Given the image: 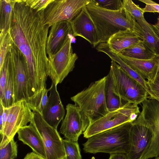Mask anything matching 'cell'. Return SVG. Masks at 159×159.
<instances>
[{
    "mask_svg": "<svg viewBox=\"0 0 159 159\" xmlns=\"http://www.w3.org/2000/svg\"><path fill=\"white\" fill-rule=\"evenodd\" d=\"M9 111V107H4L2 115L3 127L4 129Z\"/></svg>",
    "mask_w": 159,
    "mask_h": 159,
    "instance_id": "40",
    "label": "cell"
},
{
    "mask_svg": "<svg viewBox=\"0 0 159 159\" xmlns=\"http://www.w3.org/2000/svg\"><path fill=\"white\" fill-rule=\"evenodd\" d=\"M49 91V89L44 88L29 98L27 102L33 112H37L41 114L47 102L48 99V93Z\"/></svg>",
    "mask_w": 159,
    "mask_h": 159,
    "instance_id": "28",
    "label": "cell"
},
{
    "mask_svg": "<svg viewBox=\"0 0 159 159\" xmlns=\"http://www.w3.org/2000/svg\"><path fill=\"white\" fill-rule=\"evenodd\" d=\"M145 4V7L142 8L143 12H157L159 13V4L151 0H139Z\"/></svg>",
    "mask_w": 159,
    "mask_h": 159,
    "instance_id": "36",
    "label": "cell"
},
{
    "mask_svg": "<svg viewBox=\"0 0 159 159\" xmlns=\"http://www.w3.org/2000/svg\"><path fill=\"white\" fill-rule=\"evenodd\" d=\"M3 111V107L0 102V134L1 136L2 135L3 133L2 115Z\"/></svg>",
    "mask_w": 159,
    "mask_h": 159,
    "instance_id": "39",
    "label": "cell"
},
{
    "mask_svg": "<svg viewBox=\"0 0 159 159\" xmlns=\"http://www.w3.org/2000/svg\"><path fill=\"white\" fill-rule=\"evenodd\" d=\"M106 79L105 76L91 83L70 98L79 109L85 130L90 124L109 112L104 94Z\"/></svg>",
    "mask_w": 159,
    "mask_h": 159,
    "instance_id": "3",
    "label": "cell"
},
{
    "mask_svg": "<svg viewBox=\"0 0 159 159\" xmlns=\"http://www.w3.org/2000/svg\"><path fill=\"white\" fill-rule=\"evenodd\" d=\"M17 0H0V31H9L11 24L13 10Z\"/></svg>",
    "mask_w": 159,
    "mask_h": 159,
    "instance_id": "24",
    "label": "cell"
},
{
    "mask_svg": "<svg viewBox=\"0 0 159 159\" xmlns=\"http://www.w3.org/2000/svg\"><path fill=\"white\" fill-rule=\"evenodd\" d=\"M157 23L154 25H152L155 30L159 33V16L157 18Z\"/></svg>",
    "mask_w": 159,
    "mask_h": 159,
    "instance_id": "41",
    "label": "cell"
},
{
    "mask_svg": "<svg viewBox=\"0 0 159 159\" xmlns=\"http://www.w3.org/2000/svg\"><path fill=\"white\" fill-rule=\"evenodd\" d=\"M18 139L30 147L35 153L46 159L43 141L36 129L31 124L24 126L18 131Z\"/></svg>",
    "mask_w": 159,
    "mask_h": 159,
    "instance_id": "19",
    "label": "cell"
},
{
    "mask_svg": "<svg viewBox=\"0 0 159 159\" xmlns=\"http://www.w3.org/2000/svg\"><path fill=\"white\" fill-rule=\"evenodd\" d=\"M119 53L125 57L141 60L150 59L156 55L142 40Z\"/></svg>",
    "mask_w": 159,
    "mask_h": 159,
    "instance_id": "23",
    "label": "cell"
},
{
    "mask_svg": "<svg viewBox=\"0 0 159 159\" xmlns=\"http://www.w3.org/2000/svg\"><path fill=\"white\" fill-rule=\"evenodd\" d=\"M108 159H128L127 154L118 152L110 154Z\"/></svg>",
    "mask_w": 159,
    "mask_h": 159,
    "instance_id": "37",
    "label": "cell"
},
{
    "mask_svg": "<svg viewBox=\"0 0 159 159\" xmlns=\"http://www.w3.org/2000/svg\"><path fill=\"white\" fill-rule=\"evenodd\" d=\"M109 73L116 93L125 101L138 105L148 98L146 89L114 61L111 60Z\"/></svg>",
    "mask_w": 159,
    "mask_h": 159,
    "instance_id": "5",
    "label": "cell"
},
{
    "mask_svg": "<svg viewBox=\"0 0 159 159\" xmlns=\"http://www.w3.org/2000/svg\"><path fill=\"white\" fill-rule=\"evenodd\" d=\"M69 22L73 37L79 36L83 38L94 47L98 45L97 30L86 6L77 16Z\"/></svg>",
    "mask_w": 159,
    "mask_h": 159,
    "instance_id": "14",
    "label": "cell"
},
{
    "mask_svg": "<svg viewBox=\"0 0 159 159\" xmlns=\"http://www.w3.org/2000/svg\"><path fill=\"white\" fill-rule=\"evenodd\" d=\"M124 9L139 23L142 29L148 27L150 24L145 19L143 9L131 0H123Z\"/></svg>",
    "mask_w": 159,
    "mask_h": 159,
    "instance_id": "26",
    "label": "cell"
},
{
    "mask_svg": "<svg viewBox=\"0 0 159 159\" xmlns=\"http://www.w3.org/2000/svg\"><path fill=\"white\" fill-rule=\"evenodd\" d=\"M33 112L26 101L22 100L9 107V111L1 136L0 148L5 146L13 139L18 130L31 122Z\"/></svg>",
    "mask_w": 159,
    "mask_h": 159,
    "instance_id": "10",
    "label": "cell"
},
{
    "mask_svg": "<svg viewBox=\"0 0 159 159\" xmlns=\"http://www.w3.org/2000/svg\"><path fill=\"white\" fill-rule=\"evenodd\" d=\"M140 113L138 105L128 102L117 109L109 111L90 124L83 133L84 137L88 139L125 123L132 122L137 119Z\"/></svg>",
    "mask_w": 159,
    "mask_h": 159,
    "instance_id": "6",
    "label": "cell"
},
{
    "mask_svg": "<svg viewBox=\"0 0 159 159\" xmlns=\"http://www.w3.org/2000/svg\"><path fill=\"white\" fill-rule=\"evenodd\" d=\"M0 102L4 107H9L15 102L14 99V69L11 60L9 64L7 79L3 97Z\"/></svg>",
    "mask_w": 159,
    "mask_h": 159,
    "instance_id": "25",
    "label": "cell"
},
{
    "mask_svg": "<svg viewBox=\"0 0 159 159\" xmlns=\"http://www.w3.org/2000/svg\"><path fill=\"white\" fill-rule=\"evenodd\" d=\"M141 40L134 32L126 30L114 34L107 43L112 50L118 53L136 44Z\"/></svg>",
    "mask_w": 159,
    "mask_h": 159,
    "instance_id": "21",
    "label": "cell"
},
{
    "mask_svg": "<svg viewBox=\"0 0 159 159\" xmlns=\"http://www.w3.org/2000/svg\"><path fill=\"white\" fill-rule=\"evenodd\" d=\"M10 52L14 69L15 102L22 100L27 102L29 98V77L25 58L14 43Z\"/></svg>",
    "mask_w": 159,
    "mask_h": 159,
    "instance_id": "11",
    "label": "cell"
},
{
    "mask_svg": "<svg viewBox=\"0 0 159 159\" xmlns=\"http://www.w3.org/2000/svg\"><path fill=\"white\" fill-rule=\"evenodd\" d=\"M98 52H103L116 62L128 75L141 84L147 91L150 98L157 99L151 92L147 85V81L141 75L132 69L115 52L109 47L107 42L99 43L96 48Z\"/></svg>",
    "mask_w": 159,
    "mask_h": 159,
    "instance_id": "20",
    "label": "cell"
},
{
    "mask_svg": "<svg viewBox=\"0 0 159 159\" xmlns=\"http://www.w3.org/2000/svg\"><path fill=\"white\" fill-rule=\"evenodd\" d=\"M49 90L48 100L41 115L48 125L57 129L59 123L63 119L65 111L57 89V85L53 81H52Z\"/></svg>",
    "mask_w": 159,
    "mask_h": 159,
    "instance_id": "16",
    "label": "cell"
},
{
    "mask_svg": "<svg viewBox=\"0 0 159 159\" xmlns=\"http://www.w3.org/2000/svg\"><path fill=\"white\" fill-rule=\"evenodd\" d=\"M99 7L108 10L118 11L124 8L123 0H93Z\"/></svg>",
    "mask_w": 159,
    "mask_h": 159,
    "instance_id": "33",
    "label": "cell"
},
{
    "mask_svg": "<svg viewBox=\"0 0 159 159\" xmlns=\"http://www.w3.org/2000/svg\"><path fill=\"white\" fill-rule=\"evenodd\" d=\"M10 60L9 52L7 55L2 67L0 69V100L2 99L4 95Z\"/></svg>",
    "mask_w": 159,
    "mask_h": 159,
    "instance_id": "32",
    "label": "cell"
},
{
    "mask_svg": "<svg viewBox=\"0 0 159 159\" xmlns=\"http://www.w3.org/2000/svg\"><path fill=\"white\" fill-rule=\"evenodd\" d=\"M23 159H45L42 156L32 152L27 153Z\"/></svg>",
    "mask_w": 159,
    "mask_h": 159,
    "instance_id": "38",
    "label": "cell"
},
{
    "mask_svg": "<svg viewBox=\"0 0 159 159\" xmlns=\"http://www.w3.org/2000/svg\"><path fill=\"white\" fill-rule=\"evenodd\" d=\"M142 31L143 40L155 55L159 56V33L151 24Z\"/></svg>",
    "mask_w": 159,
    "mask_h": 159,
    "instance_id": "27",
    "label": "cell"
},
{
    "mask_svg": "<svg viewBox=\"0 0 159 159\" xmlns=\"http://www.w3.org/2000/svg\"><path fill=\"white\" fill-rule=\"evenodd\" d=\"M155 159H159V157H156Z\"/></svg>",
    "mask_w": 159,
    "mask_h": 159,
    "instance_id": "42",
    "label": "cell"
},
{
    "mask_svg": "<svg viewBox=\"0 0 159 159\" xmlns=\"http://www.w3.org/2000/svg\"><path fill=\"white\" fill-rule=\"evenodd\" d=\"M86 7L96 27L99 44L107 42L114 34L126 30L134 32L143 40L142 28L124 7L118 11L108 10L99 7L93 0Z\"/></svg>",
    "mask_w": 159,
    "mask_h": 159,
    "instance_id": "2",
    "label": "cell"
},
{
    "mask_svg": "<svg viewBox=\"0 0 159 159\" xmlns=\"http://www.w3.org/2000/svg\"><path fill=\"white\" fill-rule=\"evenodd\" d=\"M91 0H53L39 12L44 25L49 27L61 21H70L80 12Z\"/></svg>",
    "mask_w": 159,
    "mask_h": 159,
    "instance_id": "7",
    "label": "cell"
},
{
    "mask_svg": "<svg viewBox=\"0 0 159 159\" xmlns=\"http://www.w3.org/2000/svg\"><path fill=\"white\" fill-rule=\"evenodd\" d=\"M142 103V111L135 120L147 126L152 131L153 137L148 152L152 155L158 156L159 155V100L150 98Z\"/></svg>",
    "mask_w": 159,
    "mask_h": 159,
    "instance_id": "12",
    "label": "cell"
},
{
    "mask_svg": "<svg viewBox=\"0 0 159 159\" xmlns=\"http://www.w3.org/2000/svg\"><path fill=\"white\" fill-rule=\"evenodd\" d=\"M30 8L39 12L45 9L53 0H23Z\"/></svg>",
    "mask_w": 159,
    "mask_h": 159,
    "instance_id": "34",
    "label": "cell"
},
{
    "mask_svg": "<svg viewBox=\"0 0 159 159\" xmlns=\"http://www.w3.org/2000/svg\"><path fill=\"white\" fill-rule=\"evenodd\" d=\"M14 42L9 31L0 32V69L3 64L5 58L12 48Z\"/></svg>",
    "mask_w": 159,
    "mask_h": 159,
    "instance_id": "29",
    "label": "cell"
},
{
    "mask_svg": "<svg viewBox=\"0 0 159 159\" xmlns=\"http://www.w3.org/2000/svg\"><path fill=\"white\" fill-rule=\"evenodd\" d=\"M147 85L151 92L159 100V72L153 80L147 81Z\"/></svg>",
    "mask_w": 159,
    "mask_h": 159,
    "instance_id": "35",
    "label": "cell"
},
{
    "mask_svg": "<svg viewBox=\"0 0 159 159\" xmlns=\"http://www.w3.org/2000/svg\"><path fill=\"white\" fill-rule=\"evenodd\" d=\"M132 122H128L94 135L83 144L85 153L127 154L131 142Z\"/></svg>",
    "mask_w": 159,
    "mask_h": 159,
    "instance_id": "4",
    "label": "cell"
},
{
    "mask_svg": "<svg viewBox=\"0 0 159 159\" xmlns=\"http://www.w3.org/2000/svg\"><path fill=\"white\" fill-rule=\"evenodd\" d=\"M66 110L60 133L66 139L78 141L79 136L85 130L79 109L75 104L69 103L66 106Z\"/></svg>",
    "mask_w": 159,
    "mask_h": 159,
    "instance_id": "15",
    "label": "cell"
},
{
    "mask_svg": "<svg viewBox=\"0 0 159 159\" xmlns=\"http://www.w3.org/2000/svg\"><path fill=\"white\" fill-rule=\"evenodd\" d=\"M132 69L148 80H153L159 72V56L148 60H141L125 57L116 53Z\"/></svg>",
    "mask_w": 159,
    "mask_h": 159,
    "instance_id": "18",
    "label": "cell"
},
{
    "mask_svg": "<svg viewBox=\"0 0 159 159\" xmlns=\"http://www.w3.org/2000/svg\"><path fill=\"white\" fill-rule=\"evenodd\" d=\"M65 159H82L78 142L63 139Z\"/></svg>",
    "mask_w": 159,
    "mask_h": 159,
    "instance_id": "30",
    "label": "cell"
},
{
    "mask_svg": "<svg viewBox=\"0 0 159 159\" xmlns=\"http://www.w3.org/2000/svg\"><path fill=\"white\" fill-rule=\"evenodd\" d=\"M130 149L128 159H142L148 151L153 137V132L147 126L135 120L132 122Z\"/></svg>",
    "mask_w": 159,
    "mask_h": 159,
    "instance_id": "13",
    "label": "cell"
},
{
    "mask_svg": "<svg viewBox=\"0 0 159 159\" xmlns=\"http://www.w3.org/2000/svg\"><path fill=\"white\" fill-rule=\"evenodd\" d=\"M71 34L72 35V32L69 21H61L52 25L47 43L46 52L48 57L52 56L58 52L70 37Z\"/></svg>",
    "mask_w": 159,
    "mask_h": 159,
    "instance_id": "17",
    "label": "cell"
},
{
    "mask_svg": "<svg viewBox=\"0 0 159 159\" xmlns=\"http://www.w3.org/2000/svg\"><path fill=\"white\" fill-rule=\"evenodd\" d=\"M30 123L35 128L43 141L46 159H65L63 139L57 129L48 125L37 112H33Z\"/></svg>",
    "mask_w": 159,
    "mask_h": 159,
    "instance_id": "8",
    "label": "cell"
},
{
    "mask_svg": "<svg viewBox=\"0 0 159 159\" xmlns=\"http://www.w3.org/2000/svg\"><path fill=\"white\" fill-rule=\"evenodd\" d=\"M104 94L107 109L109 111L117 109L128 102L122 99L116 93L112 77L109 73L106 76Z\"/></svg>",
    "mask_w": 159,
    "mask_h": 159,
    "instance_id": "22",
    "label": "cell"
},
{
    "mask_svg": "<svg viewBox=\"0 0 159 159\" xmlns=\"http://www.w3.org/2000/svg\"><path fill=\"white\" fill-rule=\"evenodd\" d=\"M78 58L73 52L70 37L60 50L54 55L48 57V75L56 85L61 83L72 71Z\"/></svg>",
    "mask_w": 159,
    "mask_h": 159,
    "instance_id": "9",
    "label": "cell"
},
{
    "mask_svg": "<svg viewBox=\"0 0 159 159\" xmlns=\"http://www.w3.org/2000/svg\"><path fill=\"white\" fill-rule=\"evenodd\" d=\"M0 149V159H14L17 157V145L14 138Z\"/></svg>",
    "mask_w": 159,
    "mask_h": 159,
    "instance_id": "31",
    "label": "cell"
},
{
    "mask_svg": "<svg viewBox=\"0 0 159 159\" xmlns=\"http://www.w3.org/2000/svg\"><path fill=\"white\" fill-rule=\"evenodd\" d=\"M49 27L36 11L17 0L13 10L9 32L14 44L24 56L30 97L46 88L48 59L46 46Z\"/></svg>",
    "mask_w": 159,
    "mask_h": 159,
    "instance_id": "1",
    "label": "cell"
}]
</instances>
